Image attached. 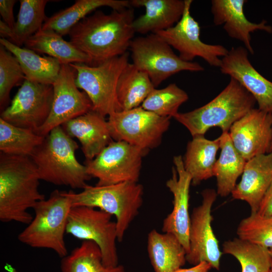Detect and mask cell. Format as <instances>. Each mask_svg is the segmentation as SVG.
Listing matches in <instances>:
<instances>
[{"label": "cell", "mask_w": 272, "mask_h": 272, "mask_svg": "<svg viewBox=\"0 0 272 272\" xmlns=\"http://www.w3.org/2000/svg\"><path fill=\"white\" fill-rule=\"evenodd\" d=\"M40 178L30 157L0 154V220L29 224L27 210L45 199L39 190Z\"/></svg>", "instance_id": "obj_2"}, {"label": "cell", "mask_w": 272, "mask_h": 272, "mask_svg": "<svg viewBox=\"0 0 272 272\" xmlns=\"http://www.w3.org/2000/svg\"><path fill=\"white\" fill-rule=\"evenodd\" d=\"M53 86L25 80L1 118L36 132L47 119L52 107Z\"/></svg>", "instance_id": "obj_13"}, {"label": "cell", "mask_w": 272, "mask_h": 272, "mask_svg": "<svg viewBox=\"0 0 272 272\" xmlns=\"http://www.w3.org/2000/svg\"><path fill=\"white\" fill-rule=\"evenodd\" d=\"M255 103L254 97L230 78L227 86L210 102L192 111L178 112L173 118L192 137L204 135L213 127L229 132L234 122L254 108Z\"/></svg>", "instance_id": "obj_4"}, {"label": "cell", "mask_w": 272, "mask_h": 272, "mask_svg": "<svg viewBox=\"0 0 272 272\" xmlns=\"http://www.w3.org/2000/svg\"><path fill=\"white\" fill-rule=\"evenodd\" d=\"M71 138L81 144L86 161L95 158L113 140L105 117L92 110L61 125Z\"/></svg>", "instance_id": "obj_21"}, {"label": "cell", "mask_w": 272, "mask_h": 272, "mask_svg": "<svg viewBox=\"0 0 272 272\" xmlns=\"http://www.w3.org/2000/svg\"><path fill=\"white\" fill-rule=\"evenodd\" d=\"M129 48L132 64L149 76L155 88L179 72L204 70L196 62L182 60L172 47L156 33L133 39Z\"/></svg>", "instance_id": "obj_8"}, {"label": "cell", "mask_w": 272, "mask_h": 272, "mask_svg": "<svg viewBox=\"0 0 272 272\" xmlns=\"http://www.w3.org/2000/svg\"><path fill=\"white\" fill-rule=\"evenodd\" d=\"M79 146L72 138L57 126L45 137L30 157L40 178L55 185L83 189L91 177L86 166L76 157Z\"/></svg>", "instance_id": "obj_3"}, {"label": "cell", "mask_w": 272, "mask_h": 272, "mask_svg": "<svg viewBox=\"0 0 272 272\" xmlns=\"http://www.w3.org/2000/svg\"><path fill=\"white\" fill-rule=\"evenodd\" d=\"M245 0H212L211 12L215 25H223V28L230 37L241 41L249 53L254 54L251 44L250 33L257 30L272 33L271 26L265 20L259 23L250 22L245 16Z\"/></svg>", "instance_id": "obj_19"}, {"label": "cell", "mask_w": 272, "mask_h": 272, "mask_svg": "<svg viewBox=\"0 0 272 272\" xmlns=\"http://www.w3.org/2000/svg\"><path fill=\"white\" fill-rule=\"evenodd\" d=\"M149 76L128 63L118 80L116 96L121 110L141 106L155 89Z\"/></svg>", "instance_id": "obj_29"}, {"label": "cell", "mask_w": 272, "mask_h": 272, "mask_svg": "<svg viewBox=\"0 0 272 272\" xmlns=\"http://www.w3.org/2000/svg\"><path fill=\"white\" fill-rule=\"evenodd\" d=\"M16 1L15 0H1L0 1V14L3 21L13 29L15 22L13 14V8Z\"/></svg>", "instance_id": "obj_37"}, {"label": "cell", "mask_w": 272, "mask_h": 272, "mask_svg": "<svg viewBox=\"0 0 272 272\" xmlns=\"http://www.w3.org/2000/svg\"><path fill=\"white\" fill-rule=\"evenodd\" d=\"M184 2L185 8L180 20L174 26L156 34L176 49L182 60L191 62L195 57H199L210 65L220 67V57L226 56L229 50L223 45L209 44L201 40L199 25L190 14L192 1Z\"/></svg>", "instance_id": "obj_12"}, {"label": "cell", "mask_w": 272, "mask_h": 272, "mask_svg": "<svg viewBox=\"0 0 272 272\" xmlns=\"http://www.w3.org/2000/svg\"><path fill=\"white\" fill-rule=\"evenodd\" d=\"M127 52L97 65L70 64L76 71V83L91 100L93 110L104 117L122 111L117 101L118 78L129 63Z\"/></svg>", "instance_id": "obj_7"}, {"label": "cell", "mask_w": 272, "mask_h": 272, "mask_svg": "<svg viewBox=\"0 0 272 272\" xmlns=\"http://www.w3.org/2000/svg\"><path fill=\"white\" fill-rule=\"evenodd\" d=\"M220 146L219 137L210 140L204 135L192 137L188 143L183 162L185 170L191 177V184L198 185L214 176L216 154Z\"/></svg>", "instance_id": "obj_24"}, {"label": "cell", "mask_w": 272, "mask_h": 272, "mask_svg": "<svg viewBox=\"0 0 272 272\" xmlns=\"http://www.w3.org/2000/svg\"><path fill=\"white\" fill-rule=\"evenodd\" d=\"M0 44L17 58L25 80L52 85L61 69V64L58 60L51 56H41L36 52L18 46L6 38H1Z\"/></svg>", "instance_id": "obj_25"}, {"label": "cell", "mask_w": 272, "mask_h": 272, "mask_svg": "<svg viewBox=\"0 0 272 272\" xmlns=\"http://www.w3.org/2000/svg\"><path fill=\"white\" fill-rule=\"evenodd\" d=\"M76 71L70 64H61L52 84L51 109L44 124L35 132L45 137L53 128L93 110L92 102L76 83Z\"/></svg>", "instance_id": "obj_14"}, {"label": "cell", "mask_w": 272, "mask_h": 272, "mask_svg": "<svg viewBox=\"0 0 272 272\" xmlns=\"http://www.w3.org/2000/svg\"><path fill=\"white\" fill-rule=\"evenodd\" d=\"M25 80L20 64L15 56L0 45V107L3 111L10 102L12 88Z\"/></svg>", "instance_id": "obj_36"}, {"label": "cell", "mask_w": 272, "mask_h": 272, "mask_svg": "<svg viewBox=\"0 0 272 272\" xmlns=\"http://www.w3.org/2000/svg\"><path fill=\"white\" fill-rule=\"evenodd\" d=\"M24 45L36 52L48 54L61 64L85 63L93 65L87 55L51 29H40L29 38Z\"/></svg>", "instance_id": "obj_26"}, {"label": "cell", "mask_w": 272, "mask_h": 272, "mask_svg": "<svg viewBox=\"0 0 272 272\" xmlns=\"http://www.w3.org/2000/svg\"><path fill=\"white\" fill-rule=\"evenodd\" d=\"M102 7L113 10L130 8L129 1L77 0L74 4L45 20L42 29H51L63 36L69 35L71 29L92 11Z\"/></svg>", "instance_id": "obj_27"}, {"label": "cell", "mask_w": 272, "mask_h": 272, "mask_svg": "<svg viewBox=\"0 0 272 272\" xmlns=\"http://www.w3.org/2000/svg\"><path fill=\"white\" fill-rule=\"evenodd\" d=\"M212 268L211 265L209 263L202 262L190 268H181L175 272H208Z\"/></svg>", "instance_id": "obj_39"}, {"label": "cell", "mask_w": 272, "mask_h": 272, "mask_svg": "<svg viewBox=\"0 0 272 272\" xmlns=\"http://www.w3.org/2000/svg\"><path fill=\"white\" fill-rule=\"evenodd\" d=\"M219 138L221 152L214 166V176L216 178L217 194L226 197L236 186L246 161L233 146L228 132H222Z\"/></svg>", "instance_id": "obj_28"}, {"label": "cell", "mask_w": 272, "mask_h": 272, "mask_svg": "<svg viewBox=\"0 0 272 272\" xmlns=\"http://www.w3.org/2000/svg\"><path fill=\"white\" fill-rule=\"evenodd\" d=\"M131 7H144L145 13L134 20L135 33H156L174 26L181 18L185 8L182 0H131Z\"/></svg>", "instance_id": "obj_22"}, {"label": "cell", "mask_w": 272, "mask_h": 272, "mask_svg": "<svg viewBox=\"0 0 272 272\" xmlns=\"http://www.w3.org/2000/svg\"><path fill=\"white\" fill-rule=\"evenodd\" d=\"M72 207L67 191L55 190L49 197L33 208L35 216L18 236L21 242L31 247L52 250L59 257L68 254L64 236Z\"/></svg>", "instance_id": "obj_5"}, {"label": "cell", "mask_w": 272, "mask_h": 272, "mask_svg": "<svg viewBox=\"0 0 272 272\" xmlns=\"http://www.w3.org/2000/svg\"><path fill=\"white\" fill-rule=\"evenodd\" d=\"M270 153H272V143H271V148H270Z\"/></svg>", "instance_id": "obj_41"}, {"label": "cell", "mask_w": 272, "mask_h": 272, "mask_svg": "<svg viewBox=\"0 0 272 272\" xmlns=\"http://www.w3.org/2000/svg\"><path fill=\"white\" fill-rule=\"evenodd\" d=\"M223 251L235 257L242 272H268L270 270L269 249L239 238L225 241Z\"/></svg>", "instance_id": "obj_33"}, {"label": "cell", "mask_w": 272, "mask_h": 272, "mask_svg": "<svg viewBox=\"0 0 272 272\" xmlns=\"http://www.w3.org/2000/svg\"><path fill=\"white\" fill-rule=\"evenodd\" d=\"M19 12L13 29L7 39L21 47L42 29L46 19L45 8L49 1L21 0Z\"/></svg>", "instance_id": "obj_30"}, {"label": "cell", "mask_w": 272, "mask_h": 272, "mask_svg": "<svg viewBox=\"0 0 272 272\" xmlns=\"http://www.w3.org/2000/svg\"><path fill=\"white\" fill-rule=\"evenodd\" d=\"M44 138L31 129L15 126L0 117L1 153L30 157Z\"/></svg>", "instance_id": "obj_32"}, {"label": "cell", "mask_w": 272, "mask_h": 272, "mask_svg": "<svg viewBox=\"0 0 272 272\" xmlns=\"http://www.w3.org/2000/svg\"><path fill=\"white\" fill-rule=\"evenodd\" d=\"M13 272H16V271H13Z\"/></svg>", "instance_id": "obj_43"}, {"label": "cell", "mask_w": 272, "mask_h": 272, "mask_svg": "<svg viewBox=\"0 0 272 272\" xmlns=\"http://www.w3.org/2000/svg\"><path fill=\"white\" fill-rule=\"evenodd\" d=\"M144 188L138 182L104 186L87 185L79 193L67 192L73 207L99 208L116 217L117 241L121 242L143 202Z\"/></svg>", "instance_id": "obj_6"}, {"label": "cell", "mask_w": 272, "mask_h": 272, "mask_svg": "<svg viewBox=\"0 0 272 272\" xmlns=\"http://www.w3.org/2000/svg\"><path fill=\"white\" fill-rule=\"evenodd\" d=\"M232 144L246 161L270 153L272 143V113L253 108L230 127Z\"/></svg>", "instance_id": "obj_16"}, {"label": "cell", "mask_w": 272, "mask_h": 272, "mask_svg": "<svg viewBox=\"0 0 272 272\" xmlns=\"http://www.w3.org/2000/svg\"><path fill=\"white\" fill-rule=\"evenodd\" d=\"M148 152L124 141H113L85 165L89 175L98 179L97 186L138 182L142 159Z\"/></svg>", "instance_id": "obj_9"}, {"label": "cell", "mask_w": 272, "mask_h": 272, "mask_svg": "<svg viewBox=\"0 0 272 272\" xmlns=\"http://www.w3.org/2000/svg\"><path fill=\"white\" fill-rule=\"evenodd\" d=\"M272 180V153L256 156L246 161L240 182L231 194L246 201L251 213L258 212Z\"/></svg>", "instance_id": "obj_20"}, {"label": "cell", "mask_w": 272, "mask_h": 272, "mask_svg": "<svg viewBox=\"0 0 272 272\" xmlns=\"http://www.w3.org/2000/svg\"><path fill=\"white\" fill-rule=\"evenodd\" d=\"M188 99L186 92L172 83L163 89L155 88L141 106L159 116L174 117L178 113L179 107Z\"/></svg>", "instance_id": "obj_34"}, {"label": "cell", "mask_w": 272, "mask_h": 272, "mask_svg": "<svg viewBox=\"0 0 272 272\" xmlns=\"http://www.w3.org/2000/svg\"><path fill=\"white\" fill-rule=\"evenodd\" d=\"M215 189L207 188L201 192V205L194 208L190 216L189 252L186 260L194 265L206 262L217 270L220 269L222 252L212 227L211 210L216 199Z\"/></svg>", "instance_id": "obj_15"}, {"label": "cell", "mask_w": 272, "mask_h": 272, "mask_svg": "<svg viewBox=\"0 0 272 272\" xmlns=\"http://www.w3.org/2000/svg\"><path fill=\"white\" fill-rule=\"evenodd\" d=\"M174 166L172 177L166 183L173 195L172 212L164 219L162 230L176 237L184 248L186 254L189 252L190 217L189 214V189L191 177L184 169L183 157H173Z\"/></svg>", "instance_id": "obj_17"}, {"label": "cell", "mask_w": 272, "mask_h": 272, "mask_svg": "<svg viewBox=\"0 0 272 272\" xmlns=\"http://www.w3.org/2000/svg\"><path fill=\"white\" fill-rule=\"evenodd\" d=\"M107 120L111 137L149 151L161 143L170 117H162L139 106L114 112Z\"/></svg>", "instance_id": "obj_10"}, {"label": "cell", "mask_w": 272, "mask_h": 272, "mask_svg": "<svg viewBox=\"0 0 272 272\" xmlns=\"http://www.w3.org/2000/svg\"><path fill=\"white\" fill-rule=\"evenodd\" d=\"M258 212L263 216H272V180L261 202Z\"/></svg>", "instance_id": "obj_38"}, {"label": "cell", "mask_w": 272, "mask_h": 272, "mask_svg": "<svg viewBox=\"0 0 272 272\" xmlns=\"http://www.w3.org/2000/svg\"><path fill=\"white\" fill-rule=\"evenodd\" d=\"M268 272H272V270H270Z\"/></svg>", "instance_id": "obj_42"}, {"label": "cell", "mask_w": 272, "mask_h": 272, "mask_svg": "<svg viewBox=\"0 0 272 272\" xmlns=\"http://www.w3.org/2000/svg\"><path fill=\"white\" fill-rule=\"evenodd\" d=\"M269 253L270 259V270H272V248L269 249Z\"/></svg>", "instance_id": "obj_40"}, {"label": "cell", "mask_w": 272, "mask_h": 272, "mask_svg": "<svg viewBox=\"0 0 272 272\" xmlns=\"http://www.w3.org/2000/svg\"><path fill=\"white\" fill-rule=\"evenodd\" d=\"M238 238L251 243L272 248V216H265L258 212L251 213L239 223Z\"/></svg>", "instance_id": "obj_35"}, {"label": "cell", "mask_w": 272, "mask_h": 272, "mask_svg": "<svg viewBox=\"0 0 272 272\" xmlns=\"http://www.w3.org/2000/svg\"><path fill=\"white\" fill-rule=\"evenodd\" d=\"M147 251L155 272H175L186 261L184 248L171 233L151 230L148 235Z\"/></svg>", "instance_id": "obj_23"}, {"label": "cell", "mask_w": 272, "mask_h": 272, "mask_svg": "<svg viewBox=\"0 0 272 272\" xmlns=\"http://www.w3.org/2000/svg\"><path fill=\"white\" fill-rule=\"evenodd\" d=\"M61 272H125L122 265L105 266L100 248L92 241L83 240L70 254L62 258Z\"/></svg>", "instance_id": "obj_31"}, {"label": "cell", "mask_w": 272, "mask_h": 272, "mask_svg": "<svg viewBox=\"0 0 272 272\" xmlns=\"http://www.w3.org/2000/svg\"><path fill=\"white\" fill-rule=\"evenodd\" d=\"M130 8L109 14L97 11L86 17L70 30V42L97 65L122 55L129 48L135 31Z\"/></svg>", "instance_id": "obj_1"}, {"label": "cell", "mask_w": 272, "mask_h": 272, "mask_svg": "<svg viewBox=\"0 0 272 272\" xmlns=\"http://www.w3.org/2000/svg\"><path fill=\"white\" fill-rule=\"evenodd\" d=\"M112 216L91 207H73L66 229V233L75 238L96 243L101 249L102 262L108 267L118 265L116 224L111 220Z\"/></svg>", "instance_id": "obj_11"}, {"label": "cell", "mask_w": 272, "mask_h": 272, "mask_svg": "<svg viewBox=\"0 0 272 272\" xmlns=\"http://www.w3.org/2000/svg\"><path fill=\"white\" fill-rule=\"evenodd\" d=\"M248 50L232 47L221 59V72L238 82L255 99L258 109L272 113V82L263 77L251 64Z\"/></svg>", "instance_id": "obj_18"}]
</instances>
